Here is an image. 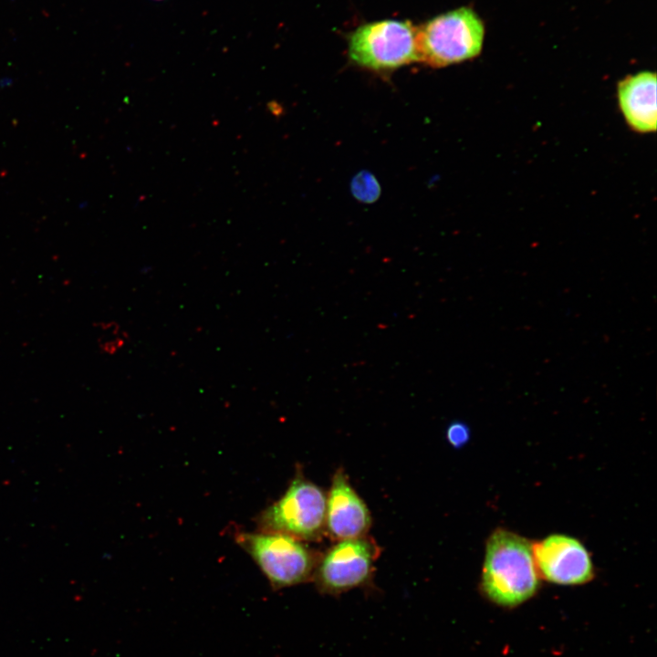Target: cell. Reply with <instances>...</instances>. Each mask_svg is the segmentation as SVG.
<instances>
[{"label": "cell", "instance_id": "cell-1", "mask_svg": "<svg viewBox=\"0 0 657 657\" xmlns=\"http://www.w3.org/2000/svg\"><path fill=\"white\" fill-rule=\"evenodd\" d=\"M538 588L532 543L509 530L495 529L485 546L483 593L497 605L514 607L530 599Z\"/></svg>", "mask_w": 657, "mask_h": 657}, {"label": "cell", "instance_id": "cell-5", "mask_svg": "<svg viewBox=\"0 0 657 657\" xmlns=\"http://www.w3.org/2000/svg\"><path fill=\"white\" fill-rule=\"evenodd\" d=\"M349 56L356 65L374 71L416 62L417 28L409 21L392 19L364 24L350 35Z\"/></svg>", "mask_w": 657, "mask_h": 657}, {"label": "cell", "instance_id": "cell-8", "mask_svg": "<svg viewBox=\"0 0 657 657\" xmlns=\"http://www.w3.org/2000/svg\"><path fill=\"white\" fill-rule=\"evenodd\" d=\"M371 516L363 499L349 483L343 469H338L326 499V533L334 540L366 536Z\"/></svg>", "mask_w": 657, "mask_h": 657}, {"label": "cell", "instance_id": "cell-10", "mask_svg": "<svg viewBox=\"0 0 657 657\" xmlns=\"http://www.w3.org/2000/svg\"><path fill=\"white\" fill-rule=\"evenodd\" d=\"M350 191L358 201L365 203L375 202L381 194L379 182L367 171H362L352 178Z\"/></svg>", "mask_w": 657, "mask_h": 657}, {"label": "cell", "instance_id": "cell-4", "mask_svg": "<svg viewBox=\"0 0 657 657\" xmlns=\"http://www.w3.org/2000/svg\"><path fill=\"white\" fill-rule=\"evenodd\" d=\"M485 26L469 7L437 16L417 28L418 61L446 67L477 57L483 47Z\"/></svg>", "mask_w": 657, "mask_h": 657}, {"label": "cell", "instance_id": "cell-9", "mask_svg": "<svg viewBox=\"0 0 657 657\" xmlns=\"http://www.w3.org/2000/svg\"><path fill=\"white\" fill-rule=\"evenodd\" d=\"M618 100L627 123L636 131L656 130V75L642 71L627 76L618 84Z\"/></svg>", "mask_w": 657, "mask_h": 657}, {"label": "cell", "instance_id": "cell-7", "mask_svg": "<svg viewBox=\"0 0 657 657\" xmlns=\"http://www.w3.org/2000/svg\"><path fill=\"white\" fill-rule=\"evenodd\" d=\"M538 575L560 585H579L594 576L593 563L584 545L567 535L553 534L532 544Z\"/></svg>", "mask_w": 657, "mask_h": 657}, {"label": "cell", "instance_id": "cell-12", "mask_svg": "<svg viewBox=\"0 0 657 657\" xmlns=\"http://www.w3.org/2000/svg\"><path fill=\"white\" fill-rule=\"evenodd\" d=\"M155 1H162V0H155Z\"/></svg>", "mask_w": 657, "mask_h": 657}, {"label": "cell", "instance_id": "cell-6", "mask_svg": "<svg viewBox=\"0 0 657 657\" xmlns=\"http://www.w3.org/2000/svg\"><path fill=\"white\" fill-rule=\"evenodd\" d=\"M379 547L366 536L339 540L319 556L311 581L323 595L339 596L370 584Z\"/></svg>", "mask_w": 657, "mask_h": 657}, {"label": "cell", "instance_id": "cell-11", "mask_svg": "<svg viewBox=\"0 0 657 657\" xmlns=\"http://www.w3.org/2000/svg\"><path fill=\"white\" fill-rule=\"evenodd\" d=\"M445 436L452 446L460 448L468 442L470 430L464 422H454L447 427Z\"/></svg>", "mask_w": 657, "mask_h": 657}, {"label": "cell", "instance_id": "cell-3", "mask_svg": "<svg viewBox=\"0 0 657 657\" xmlns=\"http://www.w3.org/2000/svg\"><path fill=\"white\" fill-rule=\"evenodd\" d=\"M326 499L325 492L297 467L285 493L256 516L257 531L318 540L326 533Z\"/></svg>", "mask_w": 657, "mask_h": 657}, {"label": "cell", "instance_id": "cell-2", "mask_svg": "<svg viewBox=\"0 0 657 657\" xmlns=\"http://www.w3.org/2000/svg\"><path fill=\"white\" fill-rule=\"evenodd\" d=\"M235 542L258 566L273 590L309 582L319 556L293 537L271 532L233 530Z\"/></svg>", "mask_w": 657, "mask_h": 657}]
</instances>
